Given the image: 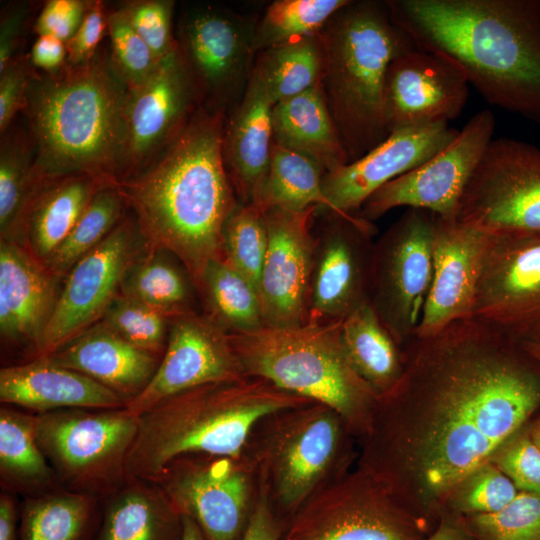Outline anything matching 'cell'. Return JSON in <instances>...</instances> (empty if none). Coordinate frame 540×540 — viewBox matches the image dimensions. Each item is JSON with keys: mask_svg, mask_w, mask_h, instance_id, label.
Returning <instances> with one entry per match:
<instances>
[{"mask_svg": "<svg viewBox=\"0 0 540 540\" xmlns=\"http://www.w3.org/2000/svg\"><path fill=\"white\" fill-rule=\"evenodd\" d=\"M403 349L359 467L404 504L413 484L439 499L485 466L540 405V372L518 340L473 317Z\"/></svg>", "mask_w": 540, "mask_h": 540, "instance_id": "6da1fadb", "label": "cell"}, {"mask_svg": "<svg viewBox=\"0 0 540 540\" xmlns=\"http://www.w3.org/2000/svg\"><path fill=\"white\" fill-rule=\"evenodd\" d=\"M416 47L455 65L491 105L540 124V0H387Z\"/></svg>", "mask_w": 540, "mask_h": 540, "instance_id": "7a4b0ae2", "label": "cell"}, {"mask_svg": "<svg viewBox=\"0 0 540 540\" xmlns=\"http://www.w3.org/2000/svg\"><path fill=\"white\" fill-rule=\"evenodd\" d=\"M225 124V114L199 106L155 160L116 183L147 244L174 254L195 285L222 257L223 229L239 204L224 162Z\"/></svg>", "mask_w": 540, "mask_h": 540, "instance_id": "3957f363", "label": "cell"}, {"mask_svg": "<svg viewBox=\"0 0 540 540\" xmlns=\"http://www.w3.org/2000/svg\"><path fill=\"white\" fill-rule=\"evenodd\" d=\"M127 94L107 52L52 73L32 67L23 111L41 184L73 174L118 181Z\"/></svg>", "mask_w": 540, "mask_h": 540, "instance_id": "277c9868", "label": "cell"}, {"mask_svg": "<svg viewBox=\"0 0 540 540\" xmlns=\"http://www.w3.org/2000/svg\"><path fill=\"white\" fill-rule=\"evenodd\" d=\"M313 403L252 376L194 387L139 415L126 461L127 480L154 482L168 464L188 454L241 456L263 417Z\"/></svg>", "mask_w": 540, "mask_h": 540, "instance_id": "5b68a950", "label": "cell"}, {"mask_svg": "<svg viewBox=\"0 0 540 540\" xmlns=\"http://www.w3.org/2000/svg\"><path fill=\"white\" fill-rule=\"evenodd\" d=\"M318 34L324 50L323 93L351 162L389 135L384 117L388 67L416 45L392 21L385 1L350 0Z\"/></svg>", "mask_w": 540, "mask_h": 540, "instance_id": "8992f818", "label": "cell"}, {"mask_svg": "<svg viewBox=\"0 0 540 540\" xmlns=\"http://www.w3.org/2000/svg\"><path fill=\"white\" fill-rule=\"evenodd\" d=\"M342 321L229 335L246 376L334 409L352 434L363 436L380 395L352 366L342 342Z\"/></svg>", "mask_w": 540, "mask_h": 540, "instance_id": "52a82bcc", "label": "cell"}, {"mask_svg": "<svg viewBox=\"0 0 540 540\" xmlns=\"http://www.w3.org/2000/svg\"><path fill=\"white\" fill-rule=\"evenodd\" d=\"M350 434L343 418L318 402L275 411L253 427L242 454L284 523L318 490L346 473Z\"/></svg>", "mask_w": 540, "mask_h": 540, "instance_id": "ba28073f", "label": "cell"}, {"mask_svg": "<svg viewBox=\"0 0 540 540\" xmlns=\"http://www.w3.org/2000/svg\"><path fill=\"white\" fill-rule=\"evenodd\" d=\"M139 416L118 409L72 408L35 414L36 438L68 490L92 495L114 491L126 477V461Z\"/></svg>", "mask_w": 540, "mask_h": 540, "instance_id": "9c48e42d", "label": "cell"}, {"mask_svg": "<svg viewBox=\"0 0 540 540\" xmlns=\"http://www.w3.org/2000/svg\"><path fill=\"white\" fill-rule=\"evenodd\" d=\"M426 526L359 468L331 481L289 518L279 540H424Z\"/></svg>", "mask_w": 540, "mask_h": 540, "instance_id": "30bf717a", "label": "cell"}, {"mask_svg": "<svg viewBox=\"0 0 540 540\" xmlns=\"http://www.w3.org/2000/svg\"><path fill=\"white\" fill-rule=\"evenodd\" d=\"M456 221L491 236L540 234V148L493 138L461 195Z\"/></svg>", "mask_w": 540, "mask_h": 540, "instance_id": "8fae6325", "label": "cell"}, {"mask_svg": "<svg viewBox=\"0 0 540 540\" xmlns=\"http://www.w3.org/2000/svg\"><path fill=\"white\" fill-rule=\"evenodd\" d=\"M435 220L408 208L374 243L369 301L401 347L415 336L430 291Z\"/></svg>", "mask_w": 540, "mask_h": 540, "instance_id": "7c38bea8", "label": "cell"}, {"mask_svg": "<svg viewBox=\"0 0 540 540\" xmlns=\"http://www.w3.org/2000/svg\"><path fill=\"white\" fill-rule=\"evenodd\" d=\"M255 25L214 4H190L182 10L175 39L202 107L225 114L241 99L256 54Z\"/></svg>", "mask_w": 540, "mask_h": 540, "instance_id": "4fadbf2b", "label": "cell"}, {"mask_svg": "<svg viewBox=\"0 0 540 540\" xmlns=\"http://www.w3.org/2000/svg\"><path fill=\"white\" fill-rule=\"evenodd\" d=\"M151 483L182 516L196 522L205 540H241L259 488L257 473L243 454L184 455Z\"/></svg>", "mask_w": 540, "mask_h": 540, "instance_id": "5bb4252c", "label": "cell"}, {"mask_svg": "<svg viewBox=\"0 0 540 540\" xmlns=\"http://www.w3.org/2000/svg\"><path fill=\"white\" fill-rule=\"evenodd\" d=\"M147 246L132 214L125 216L99 245L83 256L61 282L35 358L49 355L99 322L120 293L126 273Z\"/></svg>", "mask_w": 540, "mask_h": 540, "instance_id": "9a60e30c", "label": "cell"}, {"mask_svg": "<svg viewBox=\"0 0 540 540\" xmlns=\"http://www.w3.org/2000/svg\"><path fill=\"white\" fill-rule=\"evenodd\" d=\"M314 234L307 323L342 321L369 301L376 232L359 214L326 210Z\"/></svg>", "mask_w": 540, "mask_h": 540, "instance_id": "2e32d148", "label": "cell"}, {"mask_svg": "<svg viewBox=\"0 0 540 540\" xmlns=\"http://www.w3.org/2000/svg\"><path fill=\"white\" fill-rule=\"evenodd\" d=\"M494 130V114L487 109L477 112L445 148L378 189L358 214L373 222L388 211L405 206L456 220L461 195L493 139Z\"/></svg>", "mask_w": 540, "mask_h": 540, "instance_id": "e0dca14e", "label": "cell"}, {"mask_svg": "<svg viewBox=\"0 0 540 540\" xmlns=\"http://www.w3.org/2000/svg\"><path fill=\"white\" fill-rule=\"evenodd\" d=\"M199 106L194 82L177 48L149 78L128 89L117 182L137 174L155 160L181 133Z\"/></svg>", "mask_w": 540, "mask_h": 540, "instance_id": "ac0fdd59", "label": "cell"}, {"mask_svg": "<svg viewBox=\"0 0 540 540\" xmlns=\"http://www.w3.org/2000/svg\"><path fill=\"white\" fill-rule=\"evenodd\" d=\"M473 318L519 342L540 333V234L491 236Z\"/></svg>", "mask_w": 540, "mask_h": 540, "instance_id": "d6986e66", "label": "cell"}, {"mask_svg": "<svg viewBox=\"0 0 540 540\" xmlns=\"http://www.w3.org/2000/svg\"><path fill=\"white\" fill-rule=\"evenodd\" d=\"M244 376L229 332L205 313H186L170 320L158 368L146 388L126 408L139 416L182 391Z\"/></svg>", "mask_w": 540, "mask_h": 540, "instance_id": "ffe728a7", "label": "cell"}, {"mask_svg": "<svg viewBox=\"0 0 540 540\" xmlns=\"http://www.w3.org/2000/svg\"><path fill=\"white\" fill-rule=\"evenodd\" d=\"M317 209L265 210L268 242L258 287L264 327L307 323Z\"/></svg>", "mask_w": 540, "mask_h": 540, "instance_id": "44dd1931", "label": "cell"}, {"mask_svg": "<svg viewBox=\"0 0 540 540\" xmlns=\"http://www.w3.org/2000/svg\"><path fill=\"white\" fill-rule=\"evenodd\" d=\"M458 132L447 121L391 132L362 157L325 173L323 190L330 204L329 212L358 214L373 193L432 158Z\"/></svg>", "mask_w": 540, "mask_h": 540, "instance_id": "7402d4cb", "label": "cell"}, {"mask_svg": "<svg viewBox=\"0 0 540 540\" xmlns=\"http://www.w3.org/2000/svg\"><path fill=\"white\" fill-rule=\"evenodd\" d=\"M469 83L452 63L414 47L389 65L384 117L393 131L457 118L465 107Z\"/></svg>", "mask_w": 540, "mask_h": 540, "instance_id": "603a6c76", "label": "cell"}, {"mask_svg": "<svg viewBox=\"0 0 540 540\" xmlns=\"http://www.w3.org/2000/svg\"><path fill=\"white\" fill-rule=\"evenodd\" d=\"M491 236L436 215L433 278L416 337L438 333L473 317L476 293Z\"/></svg>", "mask_w": 540, "mask_h": 540, "instance_id": "cb8c5ba5", "label": "cell"}, {"mask_svg": "<svg viewBox=\"0 0 540 540\" xmlns=\"http://www.w3.org/2000/svg\"><path fill=\"white\" fill-rule=\"evenodd\" d=\"M62 280L20 243L0 240V333L35 351L52 317Z\"/></svg>", "mask_w": 540, "mask_h": 540, "instance_id": "d4e9b609", "label": "cell"}, {"mask_svg": "<svg viewBox=\"0 0 540 540\" xmlns=\"http://www.w3.org/2000/svg\"><path fill=\"white\" fill-rule=\"evenodd\" d=\"M266 88L253 71L225 124L223 156L235 193L255 204L265 183L273 145L272 109Z\"/></svg>", "mask_w": 540, "mask_h": 540, "instance_id": "484cf974", "label": "cell"}, {"mask_svg": "<svg viewBox=\"0 0 540 540\" xmlns=\"http://www.w3.org/2000/svg\"><path fill=\"white\" fill-rule=\"evenodd\" d=\"M0 401L45 413L61 409H118L126 401L111 389L45 357L0 370Z\"/></svg>", "mask_w": 540, "mask_h": 540, "instance_id": "4316f807", "label": "cell"}, {"mask_svg": "<svg viewBox=\"0 0 540 540\" xmlns=\"http://www.w3.org/2000/svg\"><path fill=\"white\" fill-rule=\"evenodd\" d=\"M42 357L92 378L120 395L126 404L146 388L161 360L100 321Z\"/></svg>", "mask_w": 540, "mask_h": 540, "instance_id": "83f0119b", "label": "cell"}, {"mask_svg": "<svg viewBox=\"0 0 540 540\" xmlns=\"http://www.w3.org/2000/svg\"><path fill=\"white\" fill-rule=\"evenodd\" d=\"M273 143L301 154L327 173L349 163L321 83L272 109Z\"/></svg>", "mask_w": 540, "mask_h": 540, "instance_id": "f1b7e54d", "label": "cell"}, {"mask_svg": "<svg viewBox=\"0 0 540 540\" xmlns=\"http://www.w3.org/2000/svg\"><path fill=\"white\" fill-rule=\"evenodd\" d=\"M111 183L116 182L87 174L45 183L28 211L23 245L44 263L69 235L94 195Z\"/></svg>", "mask_w": 540, "mask_h": 540, "instance_id": "f546056e", "label": "cell"}, {"mask_svg": "<svg viewBox=\"0 0 540 540\" xmlns=\"http://www.w3.org/2000/svg\"><path fill=\"white\" fill-rule=\"evenodd\" d=\"M127 482L107 505L97 540H181L182 515L159 486Z\"/></svg>", "mask_w": 540, "mask_h": 540, "instance_id": "4dcf8cb0", "label": "cell"}, {"mask_svg": "<svg viewBox=\"0 0 540 540\" xmlns=\"http://www.w3.org/2000/svg\"><path fill=\"white\" fill-rule=\"evenodd\" d=\"M341 337L352 366L378 395L397 385L404 370L403 350L370 301L343 319Z\"/></svg>", "mask_w": 540, "mask_h": 540, "instance_id": "1f68e13d", "label": "cell"}, {"mask_svg": "<svg viewBox=\"0 0 540 540\" xmlns=\"http://www.w3.org/2000/svg\"><path fill=\"white\" fill-rule=\"evenodd\" d=\"M120 293L170 319L198 312V291L185 265L171 252L149 245L126 273Z\"/></svg>", "mask_w": 540, "mask_h": 540, "instance_id": "d6a6232c", "label": "cell"}, {"mask_svg": "<svg viewBox=\"0 0 540 540\" xmlns=\"http://www.w3.org/2000/svg\"><path fill=\"white\" fill-rule=\"evenodd\" d=\"M0 145V240L23 244L28 211L44 186L34 171L29 132H5Z\"/></svg>", "mask_w": 540, "mask_h": 540, "instance_id": "836d02e7", "label": "cell"}, {"mask_svg": "<svg viewBox=\"0 0 540 540\" xmlns=\"http://www.w3.org/2000/svg\"><path fill=\"white\" fill-rule=\"evenodd\" d=\"M196 288L207 311L229 333L264 327L259 294L255 286L222 257L209 261Z\"/></svg>", "mask_w": 540, "mask_h": 540, "instance_id": "e575fe53", "label": "cell"}, {"mask_svg": "<svg viewBox=\"0 0 540 540\" xmlns=\"http://www.w3.org/2000/svg\"><path fill=\"white\" fill-rule=\"evenodd\" d=\"M323 70L319 34L263 50L257 53L253 66L273 105L320 84Z\"/></svg>", "mask_w": 540, "mask_h": 540, "instance_id": "d590c367", "label": "cell"}, {"mask_svg": "<svg viewBox=\"0 0 540 540\" xmlns=\"http://www.w3.org/2000/svg\"><path fill=\"white\" fill-rule=\"evenodd\" d=\"M0 473L11 488L38 491L57 477L40 448L35 432V415L0 409Z\"/></svg>", "mask_w": 540, "mask_h": 540, "instance_id": "8d00e7d4", "label": "cell"}, {"mask_svg": "<svg viewBox=\"0 0 540 540\" xmlns=\"http://www.w3.org/2000/svg\"><path fill=\"white\" fill-rule=\"evenodd\" d=\"M325 173L311 159L273 143L267 177L255 204L264 211H301L312 206L329 211L323 190Z\"/></svg>", "mask_w": 540, "mask_h": 540, "instance_id": "74e56055", "label": "cell"}, {"mask_svg": "<svg viewBox=\"0 0 540 540\" xmlns=\"http://www.w3.org/2000/svg\"><path fill=\"white\" fill-rule=\"evenodd\" d=\"M128 206L116 183L100 189L54 253L43 263L60 280L99 245L125 217Z\"/></svg>", "mask_w": 540, "mask_h": 540, "instance_id": "f35d334b", "label": "cell"}, {"mask_svg": "<svg viewBox=\"0 0 540 540\" xmlns=\"http://www.w3.org/2000/svg\"><path fill=\"white\" fill-rule=\"evenodd\" d=\"M92 514L91 496L71 490L28 498L20 540H83Z\"/></svg>", "mask_w": 540, "mask_h": 540, "instance_id": "ab89813d", "label": "cell"}, {"mask_svg": "<svg viewBox=\"0 0 540 540\" xmlns=\"http://www.w3.org/2000/svg\"><path fill=\"white\" fill-rule=\"evenodd\" d=\"M349 1H274L255 25V53L318 34L332 16Z\"/></svg>", "mask_w": 540, "mask_h": 540, "instance_id": "60d3db41", "label": "cell"}, {"mask_svg": "<svg viewBox=\"0 0 540 540\" xmlns=\"http://www.w3.org/2000/svg\"><path fill=\"white\" fill-rule=\"evenodd\" d=\"M265 211L256 204H238L222 235V258L257 289L267 250Z\"/></svg>", "mask_w": 540, "mask_h": 540, "instance_id": "b9f144b4", "label": "cell"}, {"mask_svg": "<svg viewBox=\"0 0 540 540\" xmlns=\"http://www.w3.org/2000/svg\"><path fill=\"white\" fill-rule=\"evenodd\" d=\"M170 318L133 298L119 293L100 322L133 346L162 358L168 339Z\"/></svg>", "mask_w": 540, "mask_h": 540, "instance_id": "7bdbcfd3", "label": "cell"}, {"mask_svg": "<svg viewBox=\"0 0 540 540\" xmlns=\"http://www.w3.org/2000/svg\"><path fill=\"white\" fill-rule=\"evenodd\" d=\"M107 32L110 40V64L128 89L149 78L161 61L155 58L120 7L107 10Z\"/></svg>", "mask_w": 540, "mask_h": 540, "instance_id": "ee69618b", "label": "cell"}, {"mask_svg": "<svg viewBox=\"0 0 540 540\" xmlns=\"http://www.w3.org/2000/svg\"><path fill=\"white\" fill-rule=\"evenodd\" d=\"M468 529L479 540H540V497L520 491L503 509L472 515Z\"/></svg>", "mask_w": 540, "mask_h": 540, "instance_id": "f6af8a7d", "label": "cell"}, {"mask_svg": "<svg viewBox=\"0 0 540 540\" xmlns=\"http://www.w3.org/2000/svg\"><path fill=\"white\" fill-rule=\"evenodd\" d=\"M174 6L171 0H133L119 6L159 62L178 48L172 31Z\"/></svg>", "mask_w": 540, "mask_h": 540, "instance_id": "bcb514c9", "label": "cell"}, {"mask_svg": "<svg viewBox=\"0 0 540 540\" xmlns=\"http://www.w3.org/2000/svg\"><path fill=\"white\" fill-rule=\"evenodd\" d=\"M496 462L517 489L540 497V450L530 434H515L499 449Z\"/></svg>", "mask_w": 540, "mask_h": 540, "instance_id": "7dc6e473", "label": "cell"}, {"mask_svg": "<svg viewBox=\"0 0 540 540\" xmlns=\"http://www.w3.org/2000/svg\"><path fill=\"white\" fill-rule=\"evenodd\" d=\"M474 474L461 502L462 509L473 515L497 512L518 494L514 483L499 468L485 465Z\"/></svg>", "mask_w": 540, "mask_h": 540, "instance_id": "c3c4849f", "label": "cell"}, {"mask_svg": "<svg viewBox=\"0 0 540 540\" xmlns=\"http://www.w3.org/2000/svg\"><path fill=\"white\" fill-rule=\"evenodd\" d=\"M107 31V10L101 0H89L84 17L66 42L67 64L80 65L89 62L99 51V43Z\"/></svg>", "mask_w": 540, "mask_h": 540, "instance_id": "681fc988", "label": "cell"}, {"mask_svg": "<svg viewBox=\"0 0 540 540\" xmlns=\"http://www.w3.org/2000/svg\"><path fill=\"white\" fill-rule=\"evenodd\" d=\"M28 60L15 58L0 71V133H5L16 114L23 110L31 76Z\"/></svg>", "mask_w": 540, "mask_h": 540, "instance_id": "f907efd6", "label": "cell"}, {"mask_svg": "<svg viewBox=\"0 0 540 540\" xmlns=\"http://www.w3.org/2000/svg\"><path fill=\"white\" fill-rule=\"evenodd\" d=\"M89 0H48L34 23L37 35H50L65 43L78 29Z\"/></svg>", "mask_w": 540, "mask_h": 540, "instance_id": "816d5d0a", "label": "cell"}, {"mask_svg": "<svg viewBox=\"0 0 540 540\" xmlns=\"http://www.w3.org/2000/svg\"><path fill=\"white\" fill-rule=\"evenodd\" d=\"M284 524L259 482L257 498L241 540H279Z\"/></svg>", "mask_w": 540, "mask_h": 540, "instance_id": "f5cc1de1", "label": "cell"}, {"mask_svg": "<svg viewBox=\"0 0 540 540\" xmlns=\"http://www.w3.org/2000/svg\"><path fill=\"white\" fill-rule=\"evenodd\" d=\"M29 14L28 4H13L1 13L0 21V71L20 56V38Z\"/></svg>", "mask_w": 540, "mask_h": 540, "instance_id": "db71d44e", "label": "cell"}, {"mask_svg": "<svg viewBox=\"0 0 540 540\" xmlns=\"http://www.w3.org/2000/svg\"><path fill=\"white\" fill-rule=\"evenodd\" d=\"M29 59L33 68L41 72L59 71L67 64L66 43L50 35H38Z\"/></svg>", "mask_w": 540, "mask_h": 540, "instance_id": "11a10c76", "label": "cell"}, {"mask_svg": "<svg viewBox=\"0 0 540 540\" xmlns=\"http://www.w3.org/2000/svg\"><path fill=\"white\" fill-rule=\"evenodd\" d=\"M16 508L8 494L0 497V540H15Z\"/></svg>", "mask_w": 540, "mask_h": 540, "instance_id": "9f6ffc18", "label": "cell"}, {"mask_svg": "<svg viewBox=\"0 0 540 540\" xmlns=\"http://www.w3.org/2000/svg\"><path fill=\"white\" fill-rule=\"evenodd\" d=\"M424 540H469V537L463 528L443 522Z\"/></svg>", "mask_w": 540, "mask_h": 540, "instance_id": "6f0895ef", "label": "cell"}, {"mask_svg": "<svg viewBox=\"0 0 540 540\" xmlns=\"http://www.w3.org/2000/svg\"><path fill=\"white\" fill-rule=\"evenodd\" d=\"M181 540H205L199 526L188 517L182 516V536Z\"/></svg>", "mask_w": 540, "mask_h": 540, "instance_id": "680465c9", "label": "cell"}, {"mask_svg": "<svg viewBox=\"0 0 540 540\" xmlns=\"http://www.w3.org/2000/svg\"><path fill=\"white\" fill-rule=\"evenodd\" d=\"M525 352L540 364V333L520 341Z\"/></svg>", "mask_w": 540, "mask_h": 540, "instance_id": "91938a15", "label": "cell"}, {"mask_svg": "<svg viewBox=\"0 0 540 540\" xmlns=\"http://www.w3.org/2000/svg\"><path fill=\"white\" fill-rule=\"evenodd\" d=\"M530 436H531L533 442L535 443V445L540 450V420L537 421V423L533 427V429H532V431L530 433Z\"/></svg>", "mask_w": 540, "mask_h": 540, "instance_id": "94428289", "label": "cell"}]
</instances>
